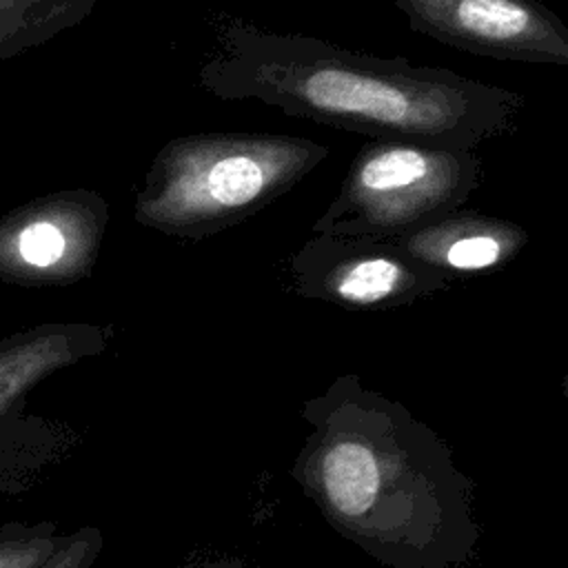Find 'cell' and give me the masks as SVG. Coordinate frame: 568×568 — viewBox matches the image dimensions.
Instances as JSON below:
<instances>
[{"mask_svg": "<svg viewBox=\"0 0 568 568\" xmlns=\"http://www.w3.org/2000/svg\"><path fill=\"white\" fill-rule=\"evenodd\" d=\"M209 91L260 100L335 129L475 151L517 131L526 98L442 67L377 58L333 42L235 20L202 69Z\"/></svg>", "mask_w": 568, "mask_h": 568, "instance_id": "obj_1", "label": "cell"}, {"mask_svg": "<svg viewBox=\"0 0 568 568\" xmlns=\"http://www.w3.org/2000/svg\"><path fill=\"white\" fill-rule=\"evenodd\" d=\"M328 146L284 133H197L169 142L138 195V222L200 240L288 193Z\"/></svg>", "mask_w": 568, "mask_h": 568, "instance_id": "obj_2", "label": "cell"}, {"mask_svg": "<svg viewBox=\"0 0 568 568\" xmlns=\"http://www.w3.org/2000/svg\"><path fill=\"white\" fill-rule=\"evenodd\" d=\"M484 175L475 151L371 140L311 233L395 237L462 209Z\"/></svg>", "mask_w": 568, "mask_h": 568, "instance_id": "obj_3", "label": "cell"}, {"mask_svg": "<svg viewBox=\"0 0 568 568\" xmlns=\"http://www.w3.org/2000/svg\"><path fill=\"white\" fill-rule=\"evenodd\" d=\"M111 335V326L47 322L0 337V493L29 488L73 450L75 430L27 415V397L51 375L104 353Z\"/></svg>", "mask_w": 568, "mask_h": 568, "instance_id": "obj_4", "label": "cell"}, {"mask_svg": "<svg viewBox=\"0 0 568 568\" xmlns=\"http://www.w3.org/2000/svg\"><path fill=\"white\" fill-rule=\"evenodd\" d=\"M286 275L304 297L359 308L406 304L453 284L393 240L371 235L313 233L286 260Z\"/></svg>", "mask_w": 568, "mask_h": 568, "instance_id": "obj_5", "label": "cell"}, {"mask_svg": "<svg viewBox=\"0 0 568 568\" xmlns=\"http://www.w3.org/2000/svg\"><path fill=\"white\" fill-rule=\"evenodd\" d=\"M408 27L501 62L568 67V27L539 0H390Z\"/></svg>", "mask_w": 568, "mask_h": 568, "instance_id": "obj_6", "label": "cell"}, {"mask_svg": "<svg viewBox=\"0 0 568 568\" xmlns=\"http://www.w3.org/2000/svg\"><path fill=\"white\" fill-rule=\"evenodd\" d=\"M104 222V202L87 191L9 213L0 220V277L29 284L82 277L91 268Z\"/></svg>", "mask_w": 568, "mask_h": 568, "instance_id": "obj_7", "label": "cell"}, {"mask_svg": "<svg viewBox=\"0 0 568 568\" xmlns=\"http://www.w3.org/2000/svg\"><path fill=\"white\" fill-rule=\"evenodd\" d=\"M388 240L428 271L453 282L513 262L526 248L528 231L513 220L457 209Z\"/></svg>", "mask_w": 568, "mask_h": 568, "instance_id": "obj_8", "label": "cell"}, {"mask_svg": "<svg viewBox=\"0 0 568 568\" xmlns=\"http://www.w3.org/2000/svg\"><path fill=\"white\" fill-rule=\"evenodd\" d=\"M93 0H0V60L80 20Z\"/></svg>", "mask_w": 568, "mask_h": 568, "instance_id": "obj_9", "label": "cell"}, {"mask_svg": "<svg viewBox=\"0 0 568 568\" xmlns=\"http://www.w3.org/2000/svg\"><path fill=\"white\" fill-rule=\"evenodd\" d=\"M328 497L344 515L364 513L379 486V470L373 453L362 444H337L324 462Z\"/></svg>", "mask_w": 568, "mask_h": 568, "instance_id": "obj_10", "label": "cell"}, {"mask_svg": "<svg viewBox=\"0 0 568 568\" xmlns=\"http://www.w3.org/2000/svg\"><path fill=\"white\" fill-rule=\"evenodd\" d=\"M55 519L20 521L0 526V568H40L64 541Z\"/></svg>", "mask_w": 568, "mask_h": 568, "instance_id": "obj_11", "label": "cell"}, {"mask_svg": "<svg viewBox=\"0 0 568 568\" xmlns=\"http://www.w3.org/2000/svg\"><path fill=\"white\" fill-rule=\"evenodd\" d=\"M104 548V535L95 526L67 532L60 548L40 568H93Z\"/></svg>", "mask_w": 568, "mask_h": 568, "instance_id": "obj_12", "label": "cell"}]
</instances>
